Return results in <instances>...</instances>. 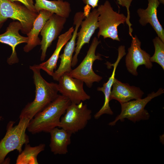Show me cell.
Segmentation results:
<instances>
[{"mask_svg": "<svg viewBox=\"0 0 164 164\" xmlns=\"http://www.w3.org/2000/svg\"><path fill=\"white\" fill-rule=\"evenodd\" d=\"M33 73L35 86V97L33 101L28 103L22 110L19 118H26L31 120L38 113L48 106L58 96L57 84L49 82L41 75L37 65L29 66Z\"/></svg>", "mask_w": 164, "mask_h": 164, "instance_id": "obj_1", "label": "cell"}, {"mask_svg": "<svg viewBox=\"0 0 164 164\" xmlns=\"http://www.w3.org/2000/svg\"><path fill=\"white\" fill-rule=\"evenodd\" d=\"M71 103L69 99L62 95L56 98L30 120L27 128L32 134L42 132H49L58 127L60 118Z\"/></svg>", "mask_w": 164, "mask_h": 164, "instance_id": "obj_2", "label": "cell"}, {"mask_svg": "<svg viewBox=\"0 0 164 164\" xmlns=\"http://www.w3.org/2000/svg\"><path fill=\"white\" fill-rule=\"evenodd\" d=\"M19 118L16 125L14 126L15 122L12 121L7 125L6 134L0 141V164L4 163L6 156L11 152L16 150L20 153L23 145L29 142L26 131L30 120L25 117Z\"/></svg>", "mask_w": 164, "mask_h": 164, "instance_id": "obj_3", "label": "cell"}, {"mask_svg": "<svg viewBox=\"0 0 164 164\" xmlns=\"http://www.w3.org/2000/svg\"><path fill=\"white\" fill-rule=\"evenodd\" d=\"M97 9L99 13L97 38L101 36L104 39L110 38L120 41L118 27L121 24L126 22V17L123 13L114 11L108 0L99 5Z\"/></svg>", "mask_w": 164, "mask_h": 164, "instance_id": "obj_4", "label": "cell"}, {"mask_svg": "<svg viewBox=\"0 0 164 164\" xmlns=\"http://www.w3.org/2000/svg\"><path fill=\"white\" fill-rule=\"evenodd\" d=\"M38 14L24 5L8 0H0V29L4 22L10 18L19 21L22 25V33L26 34L32 28Z\"/></svg>", "mask_w": 164, "mask_h": 164, "instance_id": "obj_5", "label": "cell"}, {"mask_svg": "<svg viewBox=\"0 0 164 164\" xmlns=\"http://www.w3.org/2000/svg\"><path fill=\"white\" fill-rule=\"evenodd\" d=\"M164 92V89L161 88L156 92L153 91L147 95L143 99L135 100L120 104L121 111L114 120L108 124L111 126L115 125L117 122L120 120L124 121L127 118L134 123L141 120H148L150 115L148 111L145 109L146 104L154 98L158 96Z\"/></svg>", "mask_w": 164, "mask_h": 164, "instance_id": "obj_6", "label": "cell"}, {"mask_svg": "<svg viewBox=\"0 0 164 164\" xmlns=\"http://www.w3.org/2000/svg\"><path fill=\"white\" fill-rule=\"evenodd\" d=\"M101 43L98 38H94L86 56L80 63L75 68L67 72L71 77L81 80L89 88L94 82H99L102 77L96 74L93 71V65L96 60H101L100 54L96 55L97 48Z\"/></svg>", "mask_w": 164, "mask_h": 164, "instance_id": "obj_7", "label": "cell"}, {"mask_svg": "<svg viewBox=\"0 0 164 164\" xmlns=\"http://www.w3.org/2000/svg\"><path fill=\"white\" fill-rule=\"evenodd\" d=\"M92 111L83 102L71 103L61 117L58 126L72 134L83 129L92 117Z\"/></svg>", "mask_w": 164, "mask_h": 164, "instance_id": "obj_8", "label": "cell"}, {"mask_svg": "<svg viewBox=\"0 0 164 164\" xmlns=\"http://www.w3.org/2000/svg\"><path fill=\"white\" fill-rule=\"evenodd\" d=\"M85 18L83 12L81 11L76 12L74 15L73 24L75 27L71 38L65 45L63 53L59 56L61 59L60 65L52 76L55 80L58 81L64 73L69 72L72 70V61L76 47L77 33L81 22Z\"/></svg>", "mask_w": 164, "mask_h": 164, "instance_id": "obj_9", "label": "cell"}, {"mask_svg": "<svg viewBox=\"0 0 164 164\" xmlns=\"http://www.w3.org/2000/svg\"><path fill=\"white\" fill-rule=\"evenodd\" d=\"M58 81V91L71 103L78 104L90 99V96L84 90V82L71 77L67 73L61 76Z\"/></svg>", "mask_w": 164, "mask_h": 164, "instance_id": "obj_10", "label": "cell"}, {"mask_svg": "<svg viewBox=\"0 0 164 164\" xmlns=\"http://www.w3.org/2000/svg\"><path fill=\"white\" fill-rule=\"evenodd\" d=\"M132 39L131 46L125 57V65L129 73L137 76L138 66L144 65L146 68L151 69L153 64L150 61V54L141 49V43L137 36L135 35Z\"/></svg>", "mask_w": 164, "mask_h": 164, "instance_id": "obj_11", "label": "cell"}, {"mask_svg": "<svg viewBox=\"0 0 164 164\" xmlns=\"http://www.w3.org/2000/svg\"><path fill=\"white\" fill-rule=\"evenodd\" d=\"M66 21V18L53 14L46 22L40 32L42 37L40 45L41 61L45 60L47 49L60 36Z\"/></svg>", "mask_w": 164, "mask_h": 164, "instance_id": "obj_12", "label": "cell"}, {"mask_svg": "<svg viewBox=\"0 0 164 164\" xmlns=\"http://www.w3.org/2000/svg\"><path fill=\"white\" fill-rule=\"evenodd\" d=\"M99 13L97 9H93L89 15L81 22V28L77 35V41L74 50L75 54L72 60L71 66L73 67L78 62V56L83 46L88 44L91 38L98 28V19Z\"/></svg>", "mask_w": 164, "mask_h": 164, "instance_id": "obj_13", "label": "cell"}, {"mask_svg": "<svg viewBox=\"0 0 164 164\" xmlns=\"http://www.w3.org/2000/svg\"><path fill=\"white\" fill-rule=\"evenodd\" d=\"M22 28L19 21H14L9 23L5 32L0 34V43L7 44L12 48V53L7 60V62L9 65L19 62L15 50L16 46L21 43H26L28 41L27 36H22L19 33Z\"/></svg>", "mask_w": 164, "mask_h": 164, "instance_id": "obj_14", "label": "cell"}, {"mask_svg": "<svg viewBox=\"0 0 164 164\" xmlns=\"http://www.w3.org/2000/svg\"><path fill=\"white\" fill-rule=\"evenodd\" d=\"M147 7L138 9L137 12L140 19L139 23L142 26L149 23L161 40L164 42V30L157 17V9L160 3L159 0H147Z\"/></svg>", "mask_w": 164, "mask_h": 164, "instance_id": "obj_15", "label": "cell"}, {"mask_svg": "<svg viewBox=\"0 0 164 164\" xmlns=\"http://www.w3.org/2000/svg\"><path fill=\"white\" fill-rule=\"evenodd\" d=\"M118 51V56L116 61L114 63L110 64L113 67V72L111 77L109 78L108 81L103 84L102 87H98L97 89L98 91H102L104 93V101L102 107L94 116V118L96 119H98L104 114L112 115L113 113L109 104L110 101V94L112 87L115 78V71L117 67L121 60L126 54L125 46L124 45L119 46Z\"/></svg>", "mask_w": 164, "mask_h": 164, "instance_id": "obj_16", "label": "cell"}, {"mask_svg": "<svg viewBox=\"0 0 164 164\" xmlns=\"http://www.w3.org/2000/svg\"><path fill=\"white\" fill-rule=\"evenodd\" d=\"M111 89L110 100L114 99L120 104L125 103L131 100L142 98L144 92L138 87L131 86L115 78Z\"/></svg>", "mask_w": 164, "mask_h": 164, "instance_id": "obj_17", "label": "cell"}, {"mask_svg": "<svg viewBox=\"0 0 164 164\" xmlns=\"http://www.w3.org/2000/svg\"><path fill=\"white\" fill-rule=\"evenodd\" d=\"M53 13L47 10L40 11L35 20L32 28L26 35L28 41L23 47V50L28 53L38 45H40L41 40L38 37L46 21Z\"/></svg>", "mask_w": 164, "mask_h": 164, "instance_id": "obj_18", "label": "cell"}, {"mask_svg": "<svg viewBox=\"0 0 164 164\" xmlns=\"http://www.w3.org/2000/svg\"><path fill=\"white\" fill-rule=\"evenodd\" d=\"M50 150L55 155H65L68 152V147L71 143L72 134L65 129L56 127L49 132Z\"/></svg>", "mask_w": 164, "mask_h": 164, "instance_id": "obj_19", "label": "cell"}, {"mask_svg": "<svg viewBox=\"0 0 164 164\" xmlns=\"http://www.w3.org/2000/svg\"><path fill=\"white\" fill-rule=\"evenodd\" d=\"M74 30V28L72 26L67 31L60 35L58 37L56 49L51 57L45 62L37 65L41 70L45 71L49 75L52 76L56 67L60 52L63 47L71 38Z\"/></svg>", "mask_w": 164, "mask_h": 164, "instance_id": "obj_20", "label": "cell"}, {"mask_svg": "<svg viewBox=\"0 0 164 164\" xmlns=\"http://www.w3.org/2000/svg\"><path fill=\"white\" fill-rule=\"evenodd\" d=\"M34 7L36 12L45 10L66 19L69 17L71 9L70 4L63 0H35Z\"/></svg>", "mask_w": 164, "mask_h": 164, "instance_id": "obj_21", "label": "cell"}, {"mask_svg": "<svg viewBox=\"0 0 164 164\" xmlns=\"http://www.w3.org/2000/svg\"><path fill=\"white\" fill-rule=\"evenodd\" d=\"M46 145L41 144L34 147L25 144L24 149L19 153L16 159V164H38L37 157L38 155L45 149Z\"/></svg>", "mask_w": 164, "mask_h": 164, "instance_id": "obj_22", "label": "cell"}, {"mask_svg": "<svg viewBox=\"0 0 164 164\" xmlns=\"http://www.w3.org/2000/svg\"><path fill=\"white\" fill-rule=\"evenodd\" d=\"M155 47V52L153 56L150 57L151 62H155L161 66L164 70V42L158 36L152 40Z\"/></svg>", "mask_w": 164, "mask_h": 164, "instance_id": "obj_23", "label": "cell"}, {"mask_svg": "<svg viewBox=\"0 0 164 164\" xmlns=\"http://www.w3.org/2000/svg\"><path fill=\"white\" fill-rule=\"evenodd\" d=\"M133 0H116L118 3L122 6L125 7L127 10V16L126 17V23L128 25L129 27V33L130 36L132 37L133 36L132 34L133 31L131 27L132 25L129 21L130 19V12L129 11V8L131 5V4Z\"/></svg>", "mask_w": 164, "mask_h": 164, "instance_id": "obj_24", "label": "cell"}, {"mask_svg": "<svg viewBox=\"0 0 164 164\" xmlns=\"http://www.w3.org/2000/svg\"><path fill=\"white\" fill-rule=\"evenodd\" d=\"M12 2H19L31 11L36 12L34 7L33 0H8ZM38 13V12H37Z\"/></svg>", "mask_w": 164, "mask_h": 164, "instance_id": "obj_25", "label": "cell"}, {"mask_svg": "<svg viewBox=\"0 0 164 164\" xmlns=\"http://www.w3.org/2000/svg\"><path fill=\"white\" fill-rule=\"evenodd\" d=\"M85 4L90 5L93 9L95 8L98 5L99 0H82Z\"/></svg>", "mask_w": 164, "mask_h": 164, "instance_id": "obj_26", "label": "cell"}, {"mask_svg": "<svg viewBox=\"0 0 164 164\" xmlns=\"http://www.w3.org/2000/svg\"><path fill=\"white\" fill-rule=\"evenodd\" d=\"M91 7L89 5L86 4L84 8V16L86 17L88 16L90 12Z\"/></svg>", "mask_w": 164, "mask_h": 164, "instance_id": "obj_27", "label": "cell"}, {"mask_svg": "<svg viewBox=\"0 0 164 164\" xmlns=\"http://www.w3.org/2000/svg\"><path fill=\"white\" fill-rule=\"evenodd\" d=\"M160 3L164 4V0H159Z\"/></svg>", "mask_w": 164, "mask_h": 164, "instance_id": "obj_28", "label": "cell"}, {"mask_svg": "<svg viewBox=\"0 0 164 164\" xmlns=\"http://www.w3.org/2000/svg\"><path fill=\"white\" fill-rule=\"evenodd\" d=\"M2 119V116H0V121H1Z\"/></svg>", "mask_w": 164, "mask_h": 164, "instance_id": "obj_29", "label": "cell"}]
</instances>
